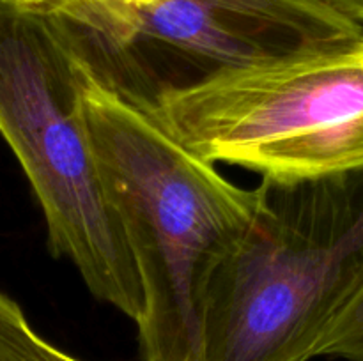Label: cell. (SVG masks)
<instances>
[{"label":"cell","instance_id":"1","mask_svg":"<svg viewBox=\"0 0 363 361\" xmlns=\"http://www.w3.org/2000/svg\"><path fill=\"white\" fill-rule=\"evenodd\" d=\"M85 112L108 200L144 296L137 319L144 361H204L202 308L213 273L255 207L151 115L89 76Z\"/></svg>","mask_w":363,"mask_h":361},{"label":"cell","instance_id":"2","mask_svg":"<svg viewBox=\"0 0 363 361\" xmlns=\"http://www.w3.org/2000/svg\"><path fill=\"white\" fill-rule=\"evenodd\" d=\"M209 280L204 361H311L363 283V168L262 177Z\"/></svg>","mask_w":363,"mask_h":361},{"label":"cell","instance_id":"3","mask_svg":"<svg viewBox=\"0 0 363 361\" xmlns=\"http://www.w3.org/2000/svg\"><path fill=\"white\" fill-rule=\"evenodd\" d=\"M87 84L52 13L0 0V134L41 205L52 253L71 260L92 296L137 321L140 278L99 172Z\"/></svg>","mask_w":363,"mask_h":361},{"label":"cell","instance_id":"4","mask_svg":"<svg viewBox=\"0 0 363 361\" xmlns=\"http://www.w3.org/2000/svg\"><path fill=\"white\" fill-rule=\"evenodd\" d=\"M52 14L89 76L144 113L223 74L363 32L319 0H78Z\"/></svg>","mask_w":363,"mask_h":361},{"label":"cell","instance_id":"5","mask_svg":"<svg viewBox=\"0 0 363 361\" xmlns=\"http://www.w3.org/2000/svg\"><path fill=\"white\" fill-rule=\"evenodd\" d=\"M147 115L199 158L262 177L363 168V32L223 74Z\"/></svg>","mask_w":363,"mask_h":361},{"label":"cell","instance_id":"6","mask_svg":"<svg viewBox=\"0 0 363 361\" xmlns=\"http://www.w3.org/2000/svg\"><path fill=\"white\" fill-rule=\"evenodd\" d=\"M0 361H82L43 338L20 304L0 292Z\"/></svg>","mask_w":363,"mask_h":361},{"label":"cell","instance_id":"7","mask_svg":"<svg viewBox=\"0 0 363 361\" xmlns=\"http://www.w3.org/2000/svg\"><path fill=\"white\" fill-rule=\"evenodd\" d=\"M319 356L363 361V283L330 329Z\"/></svg>","mask_w":363,"mask_h":361},{"label":"cell","instance_id":"8","mask_svg":"<svg viewBox=\"0 0 363 361\" xmlns=\"http://www.w3.org/2000/svg\"><path fill=\"white\" fill-rule=\"evenodd\" d=\"M347 20L363 25V0H319Z\"/></svg>","mask_w":363,"mask_h":361},{"label":"cell","instance_id":"9","mask_svg":"<svg viewBox=\"0 0 363 361\" xmlns=\"http://www.w3.org/2000/svg\"><path fill=\"white\" fill-rule=\"evenodd\" d=\"M4 2L13 4L21 9L38 11V13H57V11L64 9V7L71 6L78 0H4Z\"/></svg>","mask_w":363,"mask_h":361}]
</instances>
